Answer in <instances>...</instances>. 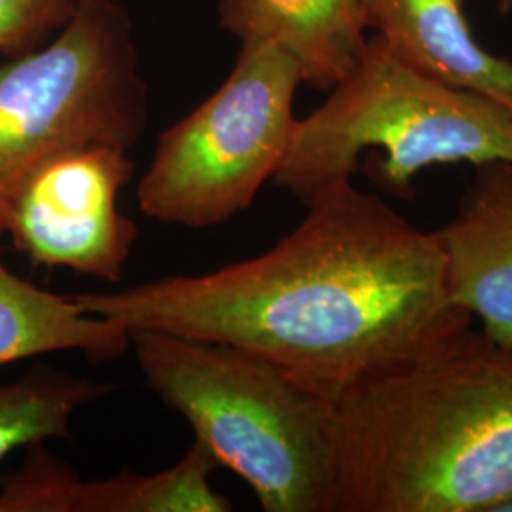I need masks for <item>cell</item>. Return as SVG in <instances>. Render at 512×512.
<instances>
[{"label":"cell","instance_id":"1","mask_svg":"<svg viewBox=\"0 0 512 512\" xmlns=\"http://www.w3.org/2000/svg\"><path fill=\"white\" fill-rule=\"evenodd\" d=\"M306 207V219L262 255L73 300L129 330L255 353L330 404L471 329L473 317L450 302L435 232L351 181Z\"/></svg>","mask_w":512,"mask_h":512},{"label":"cell","instance_id":"2","mask_svg":"<svg viewBox=\"0 0 512 512\" xmlns=\"http://www.w3.org/2000/svg\"><path fill=\"white\" fill-rule=\"evenodd\" d=\"M332 512H497L512 499V351L473 329L332 403Z\"/></svg>","mask_w":512,"mask_h":512},{"label":"cell","instance_id":"3","mask_svg":"<svg viewBox=\"0 0 512 512\" xmlns=\"http://www.w3.org/2000/svg\"><path fill=\"white\" fill-rule=\"evenodd\" d=\"M150 389L181 414L266 512H332V404L245 349L164 330H129Z\"/></svg>","mask_w":512,"mask_h":512},{"label":"cell","instance_id":"4","mask_svg":"<svg viewBox=\"0 0 512 512\" xmlns=\"http://www.w3.org/2000/svg\"><path fill=\"white\" fill-rule=\"evenodd\" d=\"M370 148L380 152L365 162L370 179L410 198L414 177L431 165L512 162V114L418 73L376 37L329 99L296 120L274 183L308 205L351 181Z\"/></svg>","mask_w":512,"mask_h":512},{"label":"cell","instance_id":"5","mask_svg":"<svg viewBox=\"0 0 512 512\" xmlns=\"http://www.w3.org/2000/svg\"><path fill=\"white\" fill-rule=\"evenodd\" d=\"M147 124L128 12L86 0L52 42L0 63V200L65 152L129 150Z\"/></svg>","mask_w":512,"mask_h":512},{"label":"cell","instance_id":"6","mask_svg":"<svg viewBox=\"0 0 512 512\" xmlns=\"http://www.w3.org/2000/svg\"><path fill=\"white\" fill-rule=\"evenodd\" d=\"M302 74L272 42H241L217 92L165 129L137 188L139 209L202 230L234 219L274 179L293 137Z\"/></svg>","mask_w":512,"mask_h":512},{"label":"cell","instance_id":"7","mask_svg":"<svg viewBox=\"0 0 512 512\" xmlns=\"http://www.w3.org/2000/svg\"><path fill=\"white\" fill-rule=\"evenodd\" d=\"M135 171L128 150L78 148L55 156L0 200V222L33 264L118 283L139 228L118 209Z\"/></svg>","mask_w":512,"mask_h":512},{"label":"cell","instance_id":"8","mask_svg":"<svg viewBox=\"0 0 512 512\" xmlns=\"http://www.w3.org/2000/svg\"><path fill=\"white\" fill-rule=\"evenodd\" d=\"M217 459L198 440L164 471H124L82 480L44 442L27 446L25 461L0 482V512H228L211 475Z\"/></svg>","mask_w":512,"mask_h":512},{"label":"cell","instance_id":"9","mask_svg":"<svg viewBox=\"0 0 512 512\" xmlns=\"http://www.w3.org/2000/svg\"><path fill=\"white\" fill-rule=\"evenodd\" d=\"M450 302L512 351V162L476 165L456 219L435 232Z\"/></svg>","mask_w":512,"mask_h":512},{"label":"cell","instance_id":"10","mask_svg":"<svg viewBox=\"0 0 512 512\" xmlns=\"http://www.w3.org/2000/svg\"><path fill=\"white\" fill-rule=\"evenodd\" d=\"M465 0H363L366 27L389 52L450 88L512 114V61L488 54L463 14Z\"/></svg>","mask_w":512,"mask_h":512},{"label":"cell","instance_id":"11","mask_svg":"<svg viewBox=\"0 0 512 512\" xmlns=\"http://www.w3.org/2000/svg\"><path fill=\"white\" fill-rule=\"evenodd\" d=\"M220 25L241 42H272L302 82L332 90L366 46L363 0H220Z\"/></svg>","mask_w":512,"mask_h":512},{"label":"cell","instance_id":"12","mask_svg":"<svg viewBox=\"0 0 512 512\" xmlns=\"http://www.w3.org/2000/svg\"><path fill=\"white\" fill-rule=\"evenodd\" d=\"M129 340V329L80 310L73 296L44 291L8 270L0 253V366L55 351L110 361L128 351Z\"/></svg>","mask_w":512,"mask_h":512},{"label":"cell","instance_id":"13","mask_svg":"<svg viewBox=\"0 0 512 512\" xmlns=\"http://www.w3.org/2000/svg\"><path fill=\"white\" fill-rule=\"evenodd\" d=\"M116 387L76 378L57 370H35L0 385V459L21 446L48 439H69L74 414Z\"/></svg>","mask_w":512,"mask_h":512},{"label":"cell","instance_id":"14","mask_svg":"<svg viewBox=\"0 0 512 512\" xmlns=\"http://www.w3.org/2000/svg\"><path fill=\"white\" fill-rule=\"evenodd\" d=\"M86 0H0V54H29L57 35Z\"/></svg>","mask_w":512,"mask_h":512},{"label":"cell","instance_id":"15","mask_svg":"<svg viewBox=\"0 0 512 512\" xmlns=\"http://www.w3.org/2000/svg\"><path fill=\"white\" fill-rule=\"evenodd\" d=\"M499 10H501L503 14L512 12V0H499Z\"/></svg>","mask_w":512,"mask_h":512},{"label":"cell","instance_id":"16","mask_svg":"<svg viewBox=\"0 0 512 512\" xmlns=\"http://www.w3.org/2000/svg\"><path fill=\"white\" fill-rule=\"evenodd\" d=\"M497 512H512V499L511 501H507L505 505H501V507L497 509Z\"/></svg>","mask_w":512,"mask_h":512}]
</instances>
